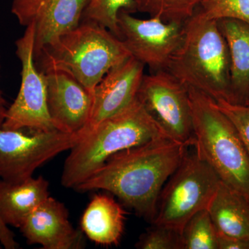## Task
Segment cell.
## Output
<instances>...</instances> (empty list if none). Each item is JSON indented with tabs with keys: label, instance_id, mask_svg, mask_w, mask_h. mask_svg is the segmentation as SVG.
Masks as SVG:
<instances>
[{
	"label": "cell",
	"instance_id": "obj_26",
	"mask_svg": "<svg viewBox=\"0 0 249 249\" xmlns=\"http://www.w3.org/2000/svg\"><path fill=\"white\" fill-rule=\"evenodd\" d=\"M0 243L6 249L19 248V245L15 239L14 232L10 230L9 226L5 224L0 217Z\"/></svg>",
	"mask_w": 249,
	"mask_h": 249
},
{
	"label": "cell",
	"instance_id": "obj_8",
	"mask_svg": "<svg viewBox=\"0 0 249 249\" xmlns=\"http://www.w3.org/2000/svg\"><path fill=\"white\" fill-rule=\"evenodd\" d=\"M34 24L27 26L16 42V53L22 66L21 84L14 102L8 107L2 128L49 132L56 129L47 105V80L34 59Z\"/></svg>",
	"mask_w": 249,
	"mask_h": 249
},
{
	"label": "cell",
	"instance_id": "obj_17",
	"mask_svg": "<svg viewBox=\"0 0 249 249\" xmlns=\"http://www.w3.org/2000/svg\"><path fill=\"white\" fill-rule=\"evenodd\" d=\"M217 22L230 56L231 103L245 104L249 97V24L235 19Z\"/></svg>",
	"mask_w": 249,
	"mask_h": 249
},
{
	"label": "cell",
	"instance_id": "obj_18",
	"mask_svg": "<svg viewBox=\"0 0 249 249\" xmlns=\"http://www.w3.org/2000/svg\"><path fill=\"white\" fill-rule=\"evenodd\" d=\"M219 235L249 240V199L221 181L209 208Z\"/></svg>",
	"mask_w": 249,
	"mask_h": 249
},
{
	"label": "cell",
	"instance_id": "obj_14",
	"mask_svg": "<svg viewBox=\"0 0 249 249\" xmlns=\"http://www.w3.org/2000/svg\"><path fill=\"white\" fill-rule=\"evenodd\" d=\"M29 245L45 249H81L84 232L69 221L65 205L49 196L36 208L19 228Z\"/></svg>",
	"mask_w": 249,
	"mask_h": 249
},
{
	"label": "cell",
	"instance_id": "obj_16",
	"mask_svg": "<svg viewBox=\"0 0 249 249\" xmlns=\"http://www.w3.org/2000/svg\"><path fill=\"white\" fill-rule=\"evenodd\" d=\"M45 178H31L20 183L0 180V217L5 224L19 227L36 208L49 196Z\"/></svg>",
	"mask_w": 249,
	"mask_h": 249
},
{
	"label": "cell",
	"instance_id": "obj_19",
	"mask_svg": "<svg viewBox=\"0 0 249 249\" xmlns=\"http://www.w3.org/2000/svg\"><path fill=\"white\" fill-rule=\"evenodd\" d=\"M121 11L129 14L137 11L136 0H88L81 21H89L106 28L120 39L119 15Z\"/></svg>",
	"mask_w": 249,
	"mask_h": 249
},
{
	"label": "cell",
	"instance_id": "obj_20",
	"mask_svg": "<svg viewBox=\"0 0 249 249\" xmlns=\"http://www.w3.org/2000/svg\"><path fill=\"white\" fill-rule=\"evenodd\" d=\"M181 249H218V233L207 209L195 214L181 233Z\"/></svg>",
	"mask_w": 249,
	"mask_h": 249
},
{
	"label": "cell",
	"instance_id": "obj_2",
	"mask_svg": "<svg viewBox=\"0 0 249 249\" xmlns=\"http://www.w3.org/2000/svg\"><path fill=\"white\" fill-rule=\"evenodd\" d=\"M163 138L169 137L136 98L124 109L83 134L65 160L62 185L74 189L111 156Z\"/></svg>",
	"mask_w": 249,
	"mask_h": 249
},
{
	"label": "cell",
	"instance_id": "obj_5",
	"mask_svg": "<svg viewBox=\"0 0 249 249\" xmlns=\"http://www.w3.org/2000/svg\"><path fill=\"white\" fill-rule=\"evenodd\" d=\"M130 56L122 40L110 31L96 23L83 21L59 36L35 62H40L42 72H67L93 94L111 67Z\"/></svg>",
	"mask_w": 249,
	"mask_h": 249
},
{
	"label": "cell",
	"instance_id": "obj_12",
	"mask_svg": "<svg viewBox=\"0 0 249 249\" xmlns=\"http://www.w3.org/2000/svg\"><path fill=\"white\" fill-rule=\"evenodd\" d=\"M44 73L49 112L54 127L66 133H80L89 119L92 93L67 72L53 70Z\"/></svg>",
	"mask_w": 249,
	"mask_h": 249
},
{
	"label": "cell",
	"instance_id": "obj_7",
	"mask_svg": "<svg viewBox=\"0 0 249 249\" xmlns=\"http://www.w3.org/2000/svg\"><path fill=\"white\" fill-rule=\"evenodd\" d=\"M83 137L61 131L34 132L0 127V178L20 183L59 154L71 150Z\"/></svg>",
	"mask_w": 249,
	"mask_h": 249
},
{
	"label": "cell",
	"instance_id": "obj_1",
	"mask_svg": "<svg viewBox=\"0 0 249 249\" xmlns=\"http://www.w3.org/2000/svg\"><path fill=\"white\" fill-rule=\"evenodd\" d=\"M191 146L163 138L123 150L111 156L74 190L109 192L152 224L160 192Z\"/></svg>",
	"mask_w": 249,
	"mask_h": 249
},
{
	"label": "cell",
	"instance_id": "obj_23",
	"mask_svg": "<svg viewBox=\"0 0 249 249\" xmlns=\"http://www.w3.org/2000/svg\"><path fill=\"white\" fill-rule=\"evenodd\" d=\"M144 232L136 248L140 249H181V233L171 228L152 224Z\"/></svg>",
	"mask_w": 249,
	"mask_h": 249
},
{
	"label": "cell",
	"instance_id": "obj_27",
	"mask_svg": "<svg viewBox=\"0 0 249 249\" xmlns=\"http://www.w3.org/2000/svg\"><path fill=\"white\" fill-rule=\"evenodd\" d=\"M7 109L6 100L3 96L2 91L0 89V127H1V124L4 122Z\"/></svg>",
	"mask_w": 249,
	"mask_h": 249
},
{
	"label": "cell",
	"instance_id": "obj_13",
	"mask_svg": "<svg viewBox=\"0 0 249 249\" xmlns=\"http://www.w3.org/2000/svg\"><path fill=\"white\" fill-rule=\"evenodd\" d=\"M144 67L131 55L106 73L93 89L91 114L83 134L133 102L143 78Z\"/></svg>",
	"mask_w": 249,
	"mask_h": 249
},
{
	"label": "cell",
	"instance_id": "obj_22",
	"mask_svg": "<svg viewBox=\"0 0 249 249\" xmlns=\"http://www.w3.org/2000/svg\"><path fill=\"white\" fill-rule=\"evenodd\" d=\"M209 19H235L249 24V0H204L196 9Z\"/></svg>",
	"mask_w": 249,
	"mask_h": 249
},
{
	"label": "cell",
	"instance_id": "obj_4",
	"mask_svg": "<svg viewBox=\"0 0 249 249\" xmlns=\"http://www.w3.org/2000/svg\"><path fill=\"white\" fill-rule=\"evenodd\" d=\"M196 151L221 181L249 199V155L232 124L213 98L187 87Z\"/></svg>",
	"mask_w": 249,
	"mask_h": 249
},
{
	"label": "cell",
	"instance_id": "obj_24",
	"mask_svg": "<svg viewBox=\"0 0 249 249\" xmlns=\"http://www.w3.org/2000/svg\"><path fill=\"white\" fill-rule=\"evenodd\" d=\"M218 107L235 126L241 140L249 155V105L216 101Z\"/></svg>",
	"mask_w": 249,
	"mask_h": 249
},
{
	"label": "cell",
	"instance_id": "obj_11",
	"mask_svg": "<svg viewBox=\"0 0 249 249\" xmlns=\"http://www.w3.org/2000/svg\"><path fill=\"white\" fill-rule=\"evenodd\" d=\"M88 0H14L11 13L24 27L34 24V59L59 36L79 25Z\"/></svg>",
	"mask_w": 249,
	"mask_h": 249
},
{
	"label": "cell",
	"instance_id": "obj_25",
	"mask_svg": "<svg viewBox=\"0 0 249 249\" xmlns=\"http://www.w3.org/2000/svg\"><path fill=\"white\" fill-rule=\"evenodd\" d=\"M217 246L218 249H249V240L218 234Z\"/></svg>",
	"mask_w": 249,
	"mask_h": 249
},
{
	"label": "cell",
	"instance_id": "obj_15",
	"mask_svg": "<svg viewBox=\"0 0 249 249\" xmlns=\"http://www.w3.org/2000/svg\"><path fill=\"white\" fill-rule=\"evenodd\" d=\"M125 214L114 198L107 195H95L82 217V231L98 245H117L124 233Z\"/></svg>",
	"mask_w": 249,
	"mask_h": 249
},
{
	"label": "cell",
	"instance_id": "obj_21",
	"mask_svg": "<svg viewBox=\"0 0 249 249\" xmlns=\"http://www.w3.org/2000/svg\"><path fill=\"white\" fill-rule=\"evenodd\" d=\"M137 11L167 22L184 23L204 0H136Z\"/></svg>",
	"mask_w": 249,
	"mask_h": 249
},
{
	"label": "cell",
	"instance_id": "obj_28",
	"mask_svg": "<svg viewBox=\"0 0 249 249\" xmlns=\"http://www.w3.org/2000/svg\"><path fill=\"white\" fill-rule=\"evenodd\" d=\"M245 104L249 105V97L248 99H247V101H246V103H245Z\"/></svg>",
	"mask_w": 249,
	"mask_h": 249
},
{
	"label": "cell",
	"instance_id": "obj_3",
	"mask_svg": "<svg viewBox=\"0 0 249 249\" xmlns=\"http://www.w3.org/2000/svg\"><path fill=\"white\" fill-rule=\"evenodd\" d=\"M165 70L186 87L231 102L227 42L217 21L198 11L184 23L182 42Z\"/></svg>",
	"mask_w": 249,
	"mask_h": 249
},
{
	"label": "cell",
	"instance_id": "obj_10",
	"mask_svg": "<svg viewBox=\"0 0 249 249\" xmlns=\"http://www.w3.org/2000/svg\"><path fill=\"white\" fill-rule=\"evenodd\" d=\"M184 23L139 19L125 11L119 15L121 40L132 56L153 71L166 69L182 42Z\"/></svg>",
	"mask_w": 249,
	"mask_h": 249
},
{
	"label": "cell",
	"instance_id": "obj_6",
	"mask_svg": "<svg viewBox=\"0 0 249 249\" xmlns=\"http://www.w3.org/2000/svg\"><path fill=\"white\" fill-rule=\"evenodd\" d=\"M220 182L217 174L196 150L191 154L187 152L160 192L152 224L165 226L181 233L195 214L208 209Z\"/></svg>",
	"mask_w": 249,
	"mask_h": 249
},
{
	"label": "cell",
	"instance_id": "obj_9",
	"mask_svg": "<svg viewBox=\"0 0 249 249\" xmlns=\"http://www.w3.org/2000/svg\"><path fill=\"white\" fill-rule=\"evenodd\" d=\"M137 98L172 140L194 146L188 88L166 70L144 75Z\"/></svg>",
	"mask_w": 249,
	"mask_h": 249
}]
</instances>
